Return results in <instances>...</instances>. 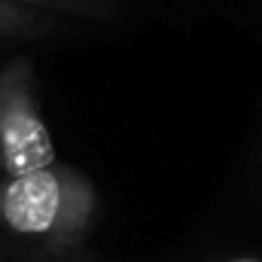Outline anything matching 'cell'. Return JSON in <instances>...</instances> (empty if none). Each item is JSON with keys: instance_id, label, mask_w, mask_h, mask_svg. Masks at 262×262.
I'll use <instances>...</instances> for the list:
<instances>
[{"instance_id": "obj_1", "label": "cell", "mask_w": 262, "mask_h": 262, "mask_svg": "<svg viewBox=\"0 0 262 262\" xmlns=\"http://www.w3.org/2000/svg\"><path fill=\"white\" fill-rule=\"evenodd\" d=\"M98 210L95 183L73 165L49 168L0 180V223L34 244L73 247L85 238Z\"/></svg>"}, {"instance_id": "obj_2", "label": "cell", "mask_w": 262, "mask_h": 262, "mask_svg": "<svg viewBox=\"0 0 262 262\" xmlns=\"http://www.w3.org/2000/svg\"><path fill=\"white\" fill-rule=\"evenodd\" d=\"M58 162L55 140L37 98L34 61L15 55L0 64V180Z\"/></svg>"}, {"instance_id": "obj_3", "label": "cell", "mask_w": 262, "mask_h": 262, "mask_svg": "<svg viewBox=\"0 0 262 262\" xmlns=\"http://www.w3.org/2000/svg\"><path fill=\"white\" fill-rule=\"evenodd\" d=\"M67 31V18L0 0V40H49Z\"/></svg>"}, {"instance_id": "obj_4", "label": "cell", "mask_w": 262, "mask_h": 262, "mask_svg": "<svg viewBox=\"0 0 262 262\" xmlns=\"http://www.w3.org/2000/svg\"><path fill=\"white\" fill-rule=\"evenodd\" d=\"M67 21H116L122 15V0H12Z\"/></svg>"}, {"instance_id": "obj_5", "label": "cell", "mask_w": 262, "mask_h": 262, "mask_svg": "<svg viewBox=\"0 0 262 262\" xmlns=\"http://www.w3.org/2000/svg\"><path fill=\"white\" fill-rule=\"evenodd\" d=\"M220 262H262V256H229V259H220Z\"/></svg>"}]
</instances>
